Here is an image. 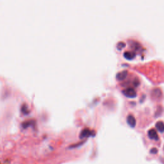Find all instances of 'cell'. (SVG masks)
Returning a JSON list of instances; mask_svg holds the SVG:
<instances>
[{"label":"cell","instance_id":"8","mask_svg":"<svg viewBox=\"0 0 164 164\" xmlns=\"http://www.w3.org/2000/svg\"><path fill=\"white\" fill-rule=\"evenodd\" d=\"M34 121H28L24 122L22 124V127L24 129H26L28 127L30 126L32 124H34Z\"/></svg>","mask_w":164,"mask_h":164},{"label":"cell","instance_id":"9","mask_svg":"<svg viewBox=\"0 0 164 164\" xmlns=\"http://www.w3.org/2000/svg\"><path fill=\"white\" fill-rule=\"evenodd\" d=\"M21 112L23 114L25 115H27L29 114V110H28V107L26 105H23L21 107Z\"/></svg>","mask_w":164,"mask_h":164},{"label":"cell","instance_id":"3","mask_svg":"<svg viewBox=\"0 0 164 164\" xmlns=\"http://www.w3.org/2000/svg\"><path fill=\"white\" fill-rule=\"evenodd\" d=\"M126 122L128 123V125L130 127H131V128H135V126H136V119L132 115H129L127 117Z\"/></svg>","mask_w":164,"mask_h":164},{"label":"cell","instance_id":"1","mask_svg":"<svg viewBox=\"0 0 164 164\" xmlns=\"http://www.w3.org/2000/svg\"><path fill=\"white\" fill-rule=\"evenodd\" d=\"M124 95L130 98H134L137 96V92L133 88H128L122 91Z\"/></svg>","mask_w":164,"mask_h":164},{"label":"cell","instance_id":"10","mask_svg":"<svg viewBox=\"0 0 164 164\" xmlns=\"http://www.w3.org/2000/svg\"><path fill=\"white\" fill-rule=\"evenodd\" d=\"M126 46V44L124 43H119L117 46V48L119 50H121L123 48H125Z\"/></svg>","mask_w":164,"mask_h":164},{"label":"cell","instance_id":"4","mask_svg":"<svg viewBox=\"0 0 164 164\" xmlns=\"http://www.w3.org/2000/svg\"><path fill=\"white\" fill-rule=\"evenodd\" d=\"M127 76H128L127 71H122L117 75V79L118 80L121 81V80H125L127 77Z\"/></svg>","mask_w":164,"mask_h":164},{"label":"cell","instance_id":"2","mask_svg":"<svg viewBox=\"0 0 164 164\" xmlns=\"http://www.w3.org/2000/svg\"><path fill=\"white\" fill-rule=\"evenodd\" d=\"M148 137L150 139L154 140H158L159 137L155 129H151L148 131Z\"/></svg>","mask_w":164,"mask_h":164},{"label":"cell","instance_id":"6","mask_svg":"<svg viewBox=\"0 0 164 164\" xmlns=\"http://www.w3.org/2000/svg\"><path fill=\"white\" fill-rule=\"evenodd\" d=\"M124 57L127 60H132L135 57V54L131 51H126L124 53Z\"/></svg>","mask_w":164,"mask_h":164},{"label":"cell","instance_id":"7","mask_svg":"<svg viewBox=\"0 0 164 164\" xmlns=\"http://www.w3.org/2000/svg\"><path fill=\"white\" fill-rule=\"evenodd\" d=\"M156 128H157V130L160 132V133H163V130H164V126H163V123L162 121H159L157 123L156 125Z\"/></svg>","mask_w":164,"mask_h":164},{"label":"cell","instance_id":"5","mask_svg":"<svg viewBox=\"0 0 164 164\" xmlns=\"http://www.w3.org/2000/svg\"><path fill=\"white\" fill-rule=\"evenodd\" d=\"M92 132L91 131H90L89 129H85L83 131H81V135H80V138L81 139H83L85 137H88L89 135H92Z\"/></svg>","mask_w":164,"mask_h":164}]
</instances>
